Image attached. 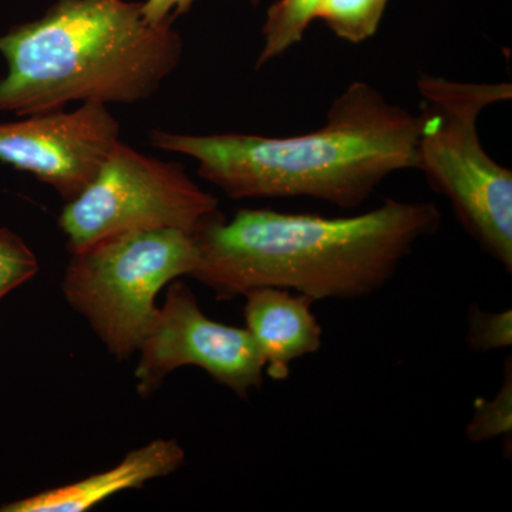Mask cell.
<instances>
[{"instance_id":"obj_1","label":"cell","mask_w":512,"mask_h":512,"mask_svg":"<svg viewBox=\"0 0 512 512\" xmlns=\"http://www.w3.org/2000/svg\"><path fill=\"white\" fill-rule=\"evenodd\" d=\"M441 212L426 201L387 198L352 217L241 210L194 234L191 276L220 301L258 288H282L313 301L365 298L396 276L417 242L436 234Z\"/></svg>"},{"instance_id":"obj_2","label":"cell","mask_w":512,"mask_h":512,"mask_svg":"<svg viewBox=\"0 0 512 512\" xmlns=\"http://www.w3.org/2000/svg\"><path fill=\"white\" fill-rule=\"evenodd\" d=\"M318 130L291 137L165 133L150 144L184 154L232 200L311 198L343 210L362 207L384 180L416 168L419 121L376 87L350 84Z\"/></svg>"},{"instance_id":"obj_3","label":"cell","mask_w":512,"mask_h":512,"mask_svg":"<svg viewBox=\"0 0 512 512\" xmlns=\"http://www.w3.org/2000/svg\"><path fill=\"white\" fill-rule=\"evenodd\" d=\"M143 3L57 0L42 18L0 37L8 73L0 111L62 110L73 101L134 104L173 74L183 42L167 20L151 25Z\"/></svg>"},{"instance_id":"obj_4","label":"cell","mask_w":512,"mask_h":512,"mask_svg":"<svg viewBox=\"0 0 512 512\" xmlns=\"http://www.w3.org/2000/svg\"><path fill=\"white\" fill-rule=\"evenodd\" d=\"M416 170L444 195L485 254L512 271V171L488 156L478 136L481 113L512 99V84L464 83L424 74Z\"/></svg>"},{"instance_id":"obj_5","label":"cell","mask_w":512,"mask_h":512,"mask_svg":"<svg viewBox=\"0 0 512 512\" xmlns=\"http://www.w3.org/2000/svg\"><path fill=\"white\" fill-rule=\"evenodd\" d=\"M197 262L194 235L181 229L123 232L72 252L62 288L109 352L127 359L156 319L158 292Z\"/></svg>"},{"instance_id":"obj_6","label":"cell","mask_w":512,"mask_h":512,"mask_svg":"<svg viewBox=\"0 0 512 512\" xmlns=\"http://www.w3.org/2000/svg\"><path fill=\"white\" fill-rule=\"evenodd\" d=\"M218 207L217 198L181 165L144 156L119 141L89 187L67 202L59 227L72 254L123 232L175 228L194 235L220 214Z\"/></svg>"},{"instance_id":"obj_7","label":"cell","mask_w":512,"mask_h":512,"mask_svg":"<svg viewBox=\"0 0 512 512\" xmlns=\"http://www.w3.org/2000/svg\"><path fill=\"white\" fill-rule=\"evenodd\" d=\"M136 369L141 396L156 392L165 376L181 366H197L239 397L264 383L265 362L247 329L205 316L194 293L175 282L141 343Z\"/></svg>"},{"instance_id":"obj_8","label":"cell","mask_w":512,"mask_h":512,"mask_svg":"<svg viewBox=\"0 0 512 512\" xmlns=\"http://www.w3.org/2000/svg\"><path fill=\"white\" fill-rule=\"evenodd\" d=\"M120 141V124L106 104L30 114L0 124V161L35 175L67 202L96 178Z\"/></svg>"},{"instance_id":"obj_9","label":"cell","mask_w":512,"mask_h":512,"mask_svg":"<svg viewBox=\"0 0 512 512\" xmlns=\"http://www.w3.org/2000/svg\"><path fill=\"white\" fill-rule=\"evenodd\" d=\"M247 329L261 350L265 375L288 379L291 365L322 348V326L312 312L313 299L282 288L245 293Z\"/></svg>"},{"instance_id":"obj_10","label":"cell","mask_w":512,"mask_h":512,"mask_svg":"<svg viewBox=\"0 0 512 512\" xmlns=\"http://www.w3.org/2000/svg\"><path fill=\"white\" fill-rule=\"evenodd\" d=\"M184 461L185 451L177 440H153L130 451L110 470L0 505V512H86L114 494L174 473Z\"/></svg>"},{"instance_id":"obj_11","label":"cell","mask_w":512,"mask_h":512,"mask_svg":"<svg viewBox=\"0 0 512 512\" xmlns=\"http://www.w3.org/2000/svg\"><path fill=\"white\" fill-rule=\"evenodd\" d=\"M320 2L322 0H278L271 6L262 28L264 45L256 59V69L301 42L315 19Z\"/></svg>"},{"instance_id":"obj_12","label":"cell","mask_w":512,"mask_h":512,"mask_svg":"<svg viewBox=\"0 0 512 512\" xmlns=\"http://www.w3.org/2000/svg\"><path fill=\"white\" fill-rule=\"evenodd\" d=\"M389 0H322L315 19L328 25L339 39L362 43L376 35Z\"/></svg>"},{"instance_id":"obj_13","label":"cell","mask_w":512,"mask_h":512,"mask_svg":"<svg viewBox=\"0 0 512 512\" xmlns=\"http://www.w3.org/2000/svg\"><path fill=\"white\" fill-rule=\"evenodd\" d=\"M512 433V367L511 357L505 362L503 386L494 399L480 397L474 402L473 414L466 434L471 443H484Z\"/></svg>"},{"instance_id":"obj_14","label":"cell","mask_w":512,"mask_h":512,"mask_svg":"<svg viewBox=\"0 0 512 512\" xmlns=\"http://www.w3.org/2000/svg\"><path fill=\"white\" fill-rule=\"evenodd\" d=\"M467 343L476 352L511 348L512 312H485L473 303L467 315Z\"/></svg>"},{"instance_id":"obj_15","label":"cell","mask_w":512,"mask_h":512,"mask_svg":"<svg viewBox=\"0 0 512 512\" xmlns=\"http://www.w3.org/2000/svg\"><path fill=\"white\" fill-rule=\"evenodd\" d=\"M39 271V262L22 238L0 228V299L28 282Z\"/></svg>"},{"instance_id":"obj_16","label":"cell","mask_w":512,"mask_h":512,"mask_svg":"<svg viewBox=\"0 0 512 512\" xmlns=\"http://www.w3.org/2000/svg\"><path fill=\"white\" fill-rule=\"evenodd\" d=\"M195 0H147L143 3L144 19L151 25L167 22L177 19L178 16L184 15L190 10Z\"/></svg>"},{"instance_id":"obj_17","label":"cell","mask_w":512,"mask_h":512,"mask_svg":"<svg viewBox=\"0 0 512 512\" xmlns=\"http://www.w3.org/2000/svg\"><path fill=\"white\" fill-rule=\"evenodd\" d=\"M252 2H254V3H258V2H259V0H252Z\"/></svg>"}]
</instances>
